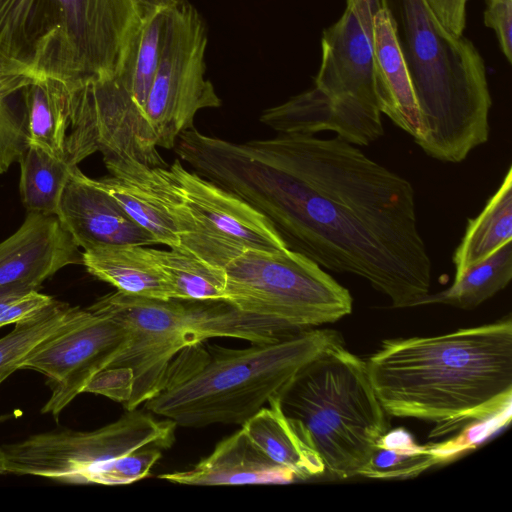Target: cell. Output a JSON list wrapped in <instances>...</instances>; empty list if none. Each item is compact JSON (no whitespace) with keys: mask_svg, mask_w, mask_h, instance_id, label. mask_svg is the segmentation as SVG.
I'll return each instance as SVG.
<instances>
[{"mask_svg":"<svg viewBox=\"0 0 512 512\" xmlns=\"http://www.w3.org/2000/svg\"><path fill=\"white\" fill-rule=\"evenodd\" d=\"M20 195L28 213L56 215L74 165L30 144L20 160Z\"/></svg>","mask_w":512,"mask_h":512,"instance_id":"25","label":"cell"},{"mask_svg":"<svg viewBox=\"0 0 512 512\" xmlns=\"http://www.w3.org/2000/svg\"><path fill=\"white\" fill-rule=\"evenodd\" d=\"M438 462L431 445L416 444L408 431L398 428L387 431L379 439L360 475L377 479L407 478Z\"/></svg>","mask_w":512,"mask_h":512,"instance_id":"28","label":"cell"},{"mask_svg":"<svg viewBox=\"0 0 512 512\" xmlns=\"http://www.w3.org/2000/svg\"><path fill=\"white\" fill-rule=\"evenodd\" d=\"M383 0H346L338 21L323 31L321 62L312 89L358 115L381 119L373 20Z\"/></svg>","mask_w":512,"mask_h":512,"instance_id":"11","label":"cell"},{"mask_svg":"<svg viewBox=\"0 0 512 512\" xmlns=\"http://www.w3.org/2000/svg\"><path fill=\"white\" fill-rule=\"evenodd\" d=\"M511 278L512 241L455 275L449 288L435 294L428 293L417 306L444 304L471 310L503 290Z\"/></svg>","mask_w":512,"mask_h":512,"instance_id":"23","label":"cell"},{"mask_svg":"<svg viewBox=\"0 0 512 512\" xmlns=\"http://www.w3.org/2000/svg\"><path fill=\"white\" fill-rule=\"evenodd\" d=\"M132 389L133 372L125 367H110L96 374L84 392L100 394L124 405L130 399Z\"/></svg>","mask_w":512,"mask_h":512,"instance_id":"31","label":"cell"},{"mask_svg":"<svg viewBox=\"0 0 512 512\" xmlns=\"http://www.w3.org/2000/svg\"><path fill=\"white\" fill-rule=\"evenodd\" d=\"M82 265L117 291L153 299L174 298L173 290L151 248L119 245L82 252Z\"/></svg>","mask_w":512,"mask_h":512,"instance_id":"19","label":"cell"},{"mask_svg":"<svg viewBox=\"0 0 512 512\" xmlns=\"http://www.w3.org/2000/svg\"><path fill=\"white\" fill-rule=\"evenodd\" d=\"M438 19L453 33L463 35L468 0H427Z\"/></svg>","mask_w":512,"mask_h":512,"instance_id":"34","label":"cell"},{"mask_svg":"<svg viewBox=\"0 0 512 512\" xmlns=\"http://www.w3.org/2000/svg\"><path fill=\"white\" fill-rule=\"evenodd\" d=\"M176 424L137 409L92 431L38 433L0 446L5 473L46 477L69 484H103L112 465L144 446L162 449L174 442Z\"/></svg>","mask_w":512,"mask_h":512,"instance_id":"9","label":"cell"},{"mask_svg":"<svg viewBox=\"0 0 512 512\" xmlns=\"http://www.w3.org/2000/svg\"><path fill=\"white\" fill-rule=\"evenodd\" d=\"M56 216L83 251L107 246L158 244L78 165L72 167Z\"/></svg>","mask_w":512,"mask_h":512,"instance_id":"15","label":"cell"},{"mask_svg":"<svg viewBox=\"0 0 512 512\" xmlns=\"http://www.w3.org/2000/svg\"><path fill=\"white\" fill-rule=\"evenodd\" d=\"M55 301L38 290L5 295L0 298V328L34 318Z\"/></svg>","mask_w":512,"mask_h":512,"instance_id":"30","label":"cell"},{"mask_svg":"<svg viewBox=\"0 0 512 512\" xmlns=\"http://www.w3.org/2000/svg\"><path fill=\"white\" fill-rule=\"evenodd\" d=\"M173 290L183 300H225L226 275L223 268L208 264L178 248H151Z\"/></svg>","mask_w":512,"mask_h":512,"instance_id":"26","label":"cell"},{"mask_svg":"<svg viewBox=\"0 0 512 512\" xmlns=\"http://www.w3.org/2000/svg\"><path fill=\"white\" fill-rule=\"evenodd\" d=\"M512 241V168L483 210L468 219L465 233L453 254L455 275L482 261Z\"/></svg>","mask_w":512,"mask_h":512,"instance_id":"21","label":"cell"},{"mask_svg":"<svg viewBox=\"0 0 512 512\" xmlns=\"http://www.w3.org/2000/svg\"><path fill=\"white\" fill-rule=\"evenodd\" d=\"M383 1L395 19L419 106L414 141L432 158L459 163L489 138L492 99L484 60L427 0Z\"/></svg>","mask_w":512,"mask_h":512,"instance_id":"4","label":"cell"},{"mask_svg":"<svg viewBox=\"0 0 512 512\" xmlns=\"http://www.w3.org/2000/svg\"><path fill=\"white\" fill-rule=\"evenodd\" d=\"M4 473H5V471H4V469L2 467V464H1V461H0V474H4Z\"/></svg>","mask_w":512,"mask_h":512,"instance_id":"38","label":"cell"},{"mask_svg":"<svg viewBox=\"0 0 512 512\" xmlns=\"http://www.w3.org/2000/svg\"><path fill=\"white\" fill-rule=\"evenodd\" d=\"M90 311V310H89ZM125 328L113 318L90 315L71 330L47 341L22 369L42 373L51 396L41 409L55 418L100 371L106 369L126 340Z\"/></svg>","mask_w":512,"mask_h":512,"instance_id":"12","label":"cell"},{"mask_svg":"<svg viewBox=\"0 0 512 512\" xmlns=\"http://www.w3.org/2000/svg\"><path fill=\"white\" fill-rule=\"evenodd\" d=\"M87 309L113 318L126 330L121 350L107 367L133 372L126 410L136 409L159 391L169 364L188 346L216 337L266 343L297 331L277 320L240 311L225 300H163L116 291Z\"/></svg>","mask_w":512,"mask_h":512,"instance_id":"6","label":"cell"},{"mask_svg":"<svg viewBox=\"0 0 512 512\" xmlns=\"http://www.w3.org/2000/svg\"><path fill=\"white\" fill-rule=\"evenodd\" d=\"M158 477L196 486L286 484L296 479L289 469L270 460L242 427L220 441L211 454L192 468Z\"/></svg>","mask_w":512,"mask_h":512,"instance_id":"16","label":"cell"},{"mask_svg":"<svg viewBox=\"0 0 512 512\" xmlns=\"http://www.w3.org/2000/svg\"><path fill=\"white\" fill-rule=\"evenodd\" d=\"M11 293H23V291H1L0 292V298H2L5 295L11 294Z\"/></svg>","mask_w":512,"mask_h":512,"instance_id":"36","label":"cell"},{"mask_svg":"<svg viewBox=\"0 0 512 512\" xmlns=\"http://www.w3.org/2000/svg\"><path fill=\"white\" fill-rule=\"evenodd\" d=\"M167 170L195 221L232 257L245 249L287 248L270 222L234 194L187 170L177 159Z\"/></svg>","mask_w":512,"mask_h":512,"instance_id":"13","label":"cell"},{"mask_svg":"<svg viewBox=\"0 0 512 512\" xmlns=\"http://www.w3.org/2000/svg\"><path fill=\"white\" fill-rule=\"evenodd\" d=\"M366 366L388 415L432 422L440 437L511 411L512 321L387 339Z\"/></svg>","mask_w":512,"mask_h":512,"instance_id":"2","label":"cell"},{"mask_svg":"<svg viewBox=\"0 0 512 512\" xmlns=\"http://www.w3.org/2000/svg\"><path fill=\"white\" fill-rule=\"evenodd\" d=\"M10 417H12L11 414H8V415H1L0 416V423L1 422H4L5 420L9 419Z\"/></svg>","mask_w":512,"mask_h":512,"instance_id":"37","label":"cell"},{"mask_svg":"<svg viewBox=\"0 0 512 512\" xmlns=\"http://www.w3.org/2000/svg\"><path fill=\"white\" fill-rule=\"evenodd\" d=\"M339 342L337 331L316 328L242 349L200 342L173 358L144 407L181 427L242 425L278 397L303 366Z\"/></svg>","mask_w":512,"mask_h":512,"instance_id":"3","label":"cell"},{"mask_svg":"<svg viewBox=\"0 0 512 512\" xmlns=\"http://www.w3.org/2000/svg\"><path fill=\"white\" fill-rule=\"evenodd\" d=\"M242 429L273 462L289 469L296 479H308L325 472L324 464L310 446L298 422L284 414L278 397H271Z\"/></svg>","mask_w":512,"mask_h":512,"instance_id":"20","label":"cell"},{"mask_svg":"<svg viewBox=\"0 0 512 512\" xmlns=\"http://www.w3.org/2000/svg\"><path fill=\"white\" fill-rule=\"evenodd\" d=\"M221 187L262 214L285 246L321 267L365 279L393 308L429 293L432 263L415 191L336 136L288 133L242 143Z\"/></svg>","mask_w":512,"mask_h":512,"instance_id":"1","label":"cell"},{"mask_svg":"<svg viewBox=\"0 0 512 512\" xmlns=\"http://www.w3.org/2000/svg\"><path fill=\"white\" fill-rule=\"evenodd\" d=\"M26 106L30 144L64 158L69 128L66 86L53 79H37L26 90Z\"/></svg>","mask_w":512,"mask_h":512,"instance_id":"24","label":"cell"},{"mask_svg":"<svg viewBox=\"0 0 512 512\" xmlns=\"http://www.w3.org/2000/svg\"><path fill=\"white\" fill-rule=\"evenodd\" d=\"M484 23L494 31L504 57L511 64L512 0H488Z\"/></svg>","mask_w":512,"mask_h":512,"instance_id":"32","label":"cell"},{"mask_svg":"<svg viewBox=\"0 0 512 512\" xmlns=\"http://www.w3.org/2000/svg\"><path fill=\"white\" fill-rule=\"evenodd\" d=\"M298 422L325 471L340 479L360 475L388 414L368 376L366 361L335 343L303 366L278 396Z\"/></svg>","mask_w":512,"mask_h":512,"instance_id":"7","label":"cell"},{"mask_svg":"<svg viewBox=\"0 0 512 512\" xmlns=\"http://www.w3.org/2000/svg\"><path fill=\"white\" fill-rule=\"evenodd\" d=\"M173 1L174 0H132L141 18L157 10L167 8L173 3Z\"/></svg>","mask_w":512,"mask_h":512,"instance_id":"35","label":"cell"},{"mask_svg":"<svg viewBox=\"0 0 512 512\" xmlns=\"http://www.w3.org/2000/svg\"><path fill=\"white\" fill-rule=\"evenodd\" d=\"M29 144L26 94L0 101V175L20 162Z\"/></svg>","mask_w":512,"mask_h":512,"instance_id":"29","label":"cell"},{"mask_svg":"<svg viewBox=\"0 0 512 512\" xmlns=\"http://www.w3.org/2000/svg\"><path fill=\"white\" fill-rule=\"evenodd\" d=\"M224 270L225 301L295 330L334 323L352 312L348 289L316 262L288 248L245 249Z\"/></svg>","mask_w":512,"mask_h":512,"instance_id":"8","label":"cell"},{"mask_svg":"<svg viewBox=\"0 0 512 512\" xmlns=\"http://www.w3.org/2000/svg\"><path fill=\"white\" fill-rule=\"evenodd\" d=\"M165 9L141 18L136 40L120 72L114 77L144 114L161 53Z\"/></svg>","mask_w":512,"mask_h":512,"instance_id":"27","label":"cell"},{"mask_svg":"<svg viewBox=\"0 0 512 512\" xmlns=\"http://www.w3.org/2000/svg\"><path fill=\"white\" fill-rule=\"evenodd\" d=\"M206 46L202 16L188 0H174L165 9L160 58L145 107L157 147L173 149L179 135L194 127L200 110L221 106L205 77Z\"/></svg>","mask_w":512,"mask_h":512,"instance_id":"10","label":"cell"},{"mask_svg":"<svg viewBox=\"0 0 512 512\" xmlns=\"http://www.w3.org/2000/svg\"><path fill=\"white\" fill-rule=\"evenodd\" d=\"M89 315L87 308L56 300L34 318L15 324L10 333L0 338V384L22 369L25 361L47 341L76 327Z\"/></svg>","mask_w":512,"mask_h":512,"instance_id":"22","label":"cell"},{"mask_svg":"<svg viewBox=\"0 0 512 512\" xmlns=\"http://www.w3.org/2000/svg\"><path fill=\"white\" fill-rule=\"evenodd\" d=\"M140 24L132 0H0V57L72 89L116 77Z\"/></svg>","mask_w":512,"mask_h":512,"instance_id":"5","label":"cell"},{"mask_svg":"<svg viewBox=\"0 0 512 512\" xmlns=\"http://www.w3.org/2000/svg\"><path fill=\"white\" fill-rule=\"evenodd\" d=\"M37 79L28 70L0 57V99L23 95Z\"/></svg>","mask_w":512,"mask_h":512,"instance_id":"33","label":"cell"},{"mask_svg":"<svg viewBox=\"0 0 512 512\" xmlns=\"http://www.w3.org/2000/svg\"><path fill=\"white\" fill-rule=\"evenodd\" d=\"M109 175L93 179L157 241L179 248V237L167 204L157 191L153 167L127 156L103 159Z\"/></svg>","mask_w":512,"mask_h":512,"instance_id":"17","label":"cell"},{"mask_svg":"<svg viewBox=\"0 0 512 512\" xmlns=\"http://www.w3.org/2000/svg\"><path fill=\"white\" fill-rule=\"evenodd\" d=\"M373 39L379 109L396 126L415 138L420 126L419 106L396 22L384 1L374 16Z\"/></svg>","mask_w":512,"mask_h":512,"instance_id":"18","label":"cell"},{"mask_svg":"<svg viewBox=\"0 0 512 512\" xmlns=\"http://www.w3.org/2000/svg\"><path fill=\"white\" fill-rule=\"evenodd\" d=\"M82 264V252L56 215L28 213L0 242V292L38 290L62 268Z\"/></svg>","mask_w":512,"mask_h":512,"instance_id":"14","label":"cell"}]
</instances>
